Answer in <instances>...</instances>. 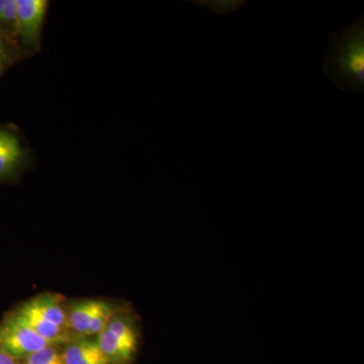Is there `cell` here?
<instances>
[{"label": "cell", "instance_id": "6da1fadb", "mask_svg": "<svg viewBox=\"0 0 364 364\" xmlns=\"http://www.w3.org/2000/svg\"><path fill=\"white\" fill-rule=\"evenodd\" d=\"M331 50L325 59L324 72L341 90L364 91V14L344 28L331 33Z\"/></svg>", "mask_w": 364, "mask_h": 364}, {"label": "cell", "instance_id": "7a4b0ae2", "mask_svg": "<svg viewBox=\"0 0 364 364\" xmlns=\"http://www.w3.org/2000/svg\"><path fill=\"white\" fill-rule=\"evenodd\" d=\"M11 314L55 346L65 345L71 339L67 308L59 294H40L26 301Z\"/></svg>", "mask_w": 364, "mask_h": 364}, {"label": "cell", "instance_id": "3957f363", "mask_svg": "<svg viewBox=\"0 0 364 364\" xmlns=\"http://www.w3.org/2000/svg\"><path fill=\"white\" fill-rule=\"evenodd\" d=\"M140 332L131 311L117 310L97 342L112 364H130L138 351Z\"/></svg>", "mask_w": 364, "mask_h": 364}, {"label": "cell", "instance_id": "277c9868", "mask_svg": "<svg viewBox=\"0 0 364 364\" xmlns=\"http://www.w3.org/2000/svg\"><path fill=\"white\" fill-rule=\"evenodd\" d=\"M48 9L47 0H16V41L26 54L40 51Z\"/></svg>", "mask_w": 364, "mask_h": 364}, {"label": "cell", "instance_id": "5b68a950", "mask_svg": "<svg viewBox=\"0 0 364 364\" xmlns=\"http://www.w3.org/2000/svg\"><path fill=\"white\" fill-rule=\"evenodd\" d=\"M49 346L55 345L41 337L13 314L0 323V349L16 360H23Z\"/></svg>", "mask_w": 364, "mask_h": 364}, {"label": "cell", "instance_id": "8992f818", "mask_svg": "<svg viewBox=\"0 0 364 364\" xmlns=\"http://www.w3.org/2000/svg\"><path fill=\"white\" fill-rule=\"evenodd\" d=\"M32 161L20 134L0 124V183L16 181Z\"/></svg>", "mask_w": 364, "mask_h": 364}, {"label": "cell", "instance_id": "52a82bcc", "mask_svg": "<svg viewBox=\"0 0 364 364\" xmlns=\"http://www.w3.org/2000/svg\"><path fill=\"white\" fill-rule=\"evenodd\" d=\"M64 364H112L105 355L97 340L72 336L62 350Z\"/></svg>", "mask_w": 364, "mask_h": 364}, {"label": "cell", "instance_id": "ba28073f", "mask_svg": "<svg viewBox=\"0 0 364 364\" xmlns=\"http://www.w3.org/2000/svg\"><path fill=\"white\" fill-rule=\"evenodd\" d=\"M104 299H88L75 301L67 309V321L72 336L88 337Z\"/></svg>", "mask_w": 364, "mask_h": 364}, {"label": "cell", "instance_id": "9c48e42d", "mask_svg": "<svg viewBox=\"0 0 364 364\" xmlns=\"http://www.w3.org/2000/svg\"><path fill=\"white\" fill-rule=\"evenodd\" d=\"M25 55L18 41L11 39L0 31V77Z\"/></svg>", "mask_w": 364, "mask_h": 364}, {"label": "cell", "instance_id": "30bf717a", "mask_svg": "<svg viewBox=\"0 0 364 364\" xmlns=\"http://www.w3.org/2000/svg\"><path fill=\"white\" fill-rule=\"evenodd\" d=\"M16 0H0V31L16 40Z\"/></svg>", "mask_w": 364, "mask_h": 364}, {"label": "cell", "instance_id": "8fae6325", "mask_svg": "<svg viewBox=\"0 0 364 364\" xmlns=\"http://www.w3.org/2000/svg\"><path fill=\"white\" fill-rule=\"evenodd\" d=\"M20 364H64L58 346H49L18 361Z\"/></svg>", "mask_w": 364, "mask_h": 364}, {"label": "cell", "instance_id": "7c38bea8", "mask_svg": "<svg viewBox=\"0 0 364 364\" xmlns=\"http://www.w3.org/2000/svg\"><path fill=\"white\" fill-rule=\"evenodd\" d=\"M198 6L208 7L215 11L218 16H224L227 14L234 13V11H238L241 6L244 4H247L246 0H200V1H193Z\"/></svg>", "mask_w": 364, "mask_h": 364}, {"label": "cell", "instance_id": "4fadbf2b", "mask_svg": "<svg viewBox=\"0 0 364 364\" xmlns=\"http://www.w3.org/2000/svg\"><path fill=\"white\" fill-rule=\"evenodd\" d=\"M0 364H20V363L0 349Z\"/></svg>", "mask_w": 364, "mask_h": 364}]
</instances>
